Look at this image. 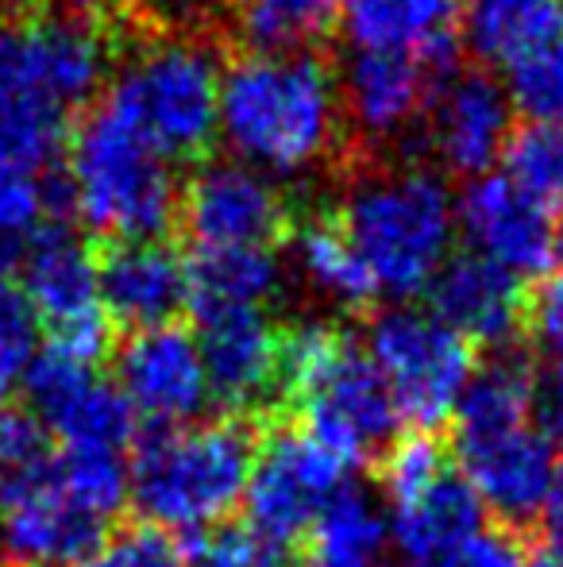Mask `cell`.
Returning <instances> with one entry per match:
<instances>
[{"mask_svg": "<svg viewBox=\"0 0 563 567\" xmlns=\"http://www.w3.org/2000/svg\"><path fill=\"white\" fill-rule=\"evenodd\" d=\"M77 217L101 239H163L178 228L170 158L150 140L128 82H116L70 127Z\"/></svg>", "mask_w": 563, "mask_h": 567, "instance_id": "6da1fadb", "label": "cell"}, {"mask_svg": "<svg viewBox=\"0 0 563 567\" xmlns=\"http://www.w3.org/2000/svg\"><path fill=\"white\" fill-rule=\"evenodd\" d=\"M271 421L220 417L181 429H139L132 494L139 522L170 533L205 529L243 502Z\"/></svg>", "mask_w": 563, "mask_h": 567, "instance_id": "7a4b0ae2", "label": "cell"}, {"mask_svg": "<svg viewBox=\"0 0 563 567\" xmlns=\"http://www.w3.org/2000/svg\"><path fill=\"white\" fill-rule=\"evenodd\" d=\"M336 78L321 54H243L220 82V127L240 155L298 171L336 135Z\"/></svg>", "mask_w": 563, "mask_h": 567, "instance_id": "3957f363", "label": "cell"}, {"mask_svg": "<svg viewBox=\"0 0 563 567\" xmlns=\"http://www.w3.org/2000/svg\"><path fill=\"white\" fill-rule=\"evenodd\" d=\"M355 251L375 275L378 290L414 298L428 290L448 259L451 197L428 171L375 174L340 209Z\"/></svg>", "mask_w": 563, "mask_h": 567, "instance_id": "277c9868", "label": "cell"}, {"mask_svg": "<svg viewBox=\"0 0 563 567\" xmlns=\"http://www.w3.org/2000/svg\"><path fill=\"white\" fill-rule=\"evenodd\" d=\"M97 16H35L0 31V113H62L105 82L113 43Z\"/></svg>", "mask_w": 563, "mask_h": 567, "instance_id": "5b68a950", "label": "cell"}, {"mask_svg": "<svg viewBox=\"0 0 563 567\" xmlns=\"http://www.w3.org/2000/svg\"><path fill=\"white\" fill-rule=\"evenodd\" d=\"M479 359L475 343L417 309H390L371 324V363L383 374L398 417L417 433L448 429Z\"/></svg>", "mask_w": 563, "mask_h": 567, "instance_id": "8992f818", "label": "cell"}, {"mask_svg": "<svg viewBox=\"0 0 563 567\" xmlns=\"http://www.w3.org/2000/svg\"><path fill=\"white\" fill-rule=\"evenodd\" d=\"M344 463L313 441L298 421H271L248 483V525L305 560L316 514L340 494Z\"/></svg>", "mask_w": 563, "mask_h": 567, "instance_id": "52a82bcc", "label": "cell"}, {"mask_svg": "<svg viewBox=\"0 0 563 567\" xmlns=\"http://www.w3.org/2000/svg\"><path fill=\"white\" fill-rule=\"evenodd\" d=\"M124 82L166 158L197 163L209 155L220 124V78L201 47L155 43Z\"/></svg>", "mask_w": 563, "mask_h": 567, "instance_id": "ba28073f", "label": "cell"}, {"mask_svg": "<svg viewBox=\"0 0 563 567\" xmlns=\"http://www.w3.org/2000/svg\"><path fill=\"white\" fill-rule=\"evenodd\" d=\"M298 228L290 202L251 166L209 163L178 189V228L194 247H274Z\"/></svg>", "mask_w": 563, "mask_h": 567, "instance_id": "9c48e42d", "label": "cell"}, {"mask_svg": "<svg viewBox=\"0 0 563 567\" xmlns=\"http://www.w3.org/2000/svg\"><path fill=\"white\" fill-rule=\"evenodd\" d=\"M97 293L116 337L181 324L189 309L186 259L166 239H90Z\"/></svg>", "mask_w": 563, "mask_h": 567, "instance_id": "30bf717a", "label": "cell"}, {"mask_svg": "<svg viewBox=\"0 0 563 567\" xmlns=\"http://www.w3.org/2000/svg\"><path fill=\"white\" fill-rule=\"evenodd\" d=\"M194 340L220 413L279 421V405H274L279 324L267 321L263 309H201Z\"/></svg>", "mask_w": 563, "mask_h": 567, "instance_id": "8fae6325", "label": "cell"}, {"mask_svg": "<svg viewBox=\"0 0 563 567\" xmlns=\"http://www.w3.org/2000/svg\"><path fill=\"white\" fill-rule=\"evenodd\" d=\"M456 213L475 251L513 278H541L563 262V217L533 202L505 174L471 178Z\"/></svg>", "mask_w": 563, "mask_h": 567, "instance_id": "7c38bea8", "label": "cell"}, {"mask_svg": "<svg viewBox=\"0 0 563 567\" xmlns=\"http://www.w3.org/2000/svg\"><path fill=\"white\" fill-rule=\"evenodd\" d=\"M451 455L479 494L490 525L541 548V517L556 475V449L536 433V425Z\"/></svg>", "mask_w": 563, "mask_h": 567, "instance_id": "4fadbf2b", "label": "cell"}, {"mask_svg": "<svg viewBox=\"0 0 563 567\" xmlns=\"http://www.w3.org/2000/svg\"><path fill=\"white\" fill-rule=\"evenodd\" d=\"M116 374L147 429H181L205 402V367L186 324L136 332L116 343Z\"/></svg>", "mask_w": 563, "mask_h": 567, "instance_id": "5bb4252c", "label": "cell"}, {"mask_svg": "<svg viewBox=\"0 0 563 567\" xmlns=\"http://www.w3.org/2000/svg\"><path fill=\"white\" fill-rule=\"evenodd\" d=\"M525 286L490 262L479 251L448 255L444 267L428 282V306L440 324L459 332L467 343L479 348V355L498 351L521 332L525 321Z\"/></svg>", "mask_w": 563, "mask_h": 567, "instance_id": "9a60e30c", "label": "cell"}, {"mask_svg": "<svg viewBox=\"0 0 563 567\" xmlns=\"http://www.w3.org/2000/svg\"><path fill=\"white\" fill-rule=\"evenodd\" d=\"M432 147L444 166L463 178H482L513 135L510 93L487 74L467 70L456 74L432 93Z\"/></svg>", "mask_w": 563, "mask_h": 567, "instance_id": "2e32d148", "label": "cell"}, {"mask_svg": "<svg viewBox=\"0 0 563 567\" xmlns=\"http://www.w3.org/2000/svg\"><path fill=\"white\" fill-rule=\"evenodd\" d=\"M23 293L43 317L46 337L105 313L90 244H77L66 225H43L31 236L23 255Z\"/></svg>", "mask_w": 563, "mask_h": 567, "instance_id": "e0dca14e", "label": "cell"}, {"mask_svg": "<svg viewBox=\"0 0 563 567\" xmlns=\"http://www.w3.org/2000/svg\"><path fill=\"white\" fill-rule=\"evenodd\" d=\"M0 517H4V540L12 548V560L23 567H77L82 560H90L113 533V525L101 522L97 514L82 509L59 491L54 471L51 483L39 486L35 494H28L20 506L4 509Z\"/></svg>", "mask_w": 563, "mask_h": 567, "instance_id": "ac0fdd59", "label": "cell"}, {"mask_svg": "<svg viewBox=\"0 0 563 567\" xmlns=\"http://www.w3.org/2000/svg\"><path fill=\"white\" fill-rule=\"evenodd\" d=\"M482 514L487 509H482L475 486L451 463L432 486H425L409 506L398 509L394 537L414 564L451 560L467 540L482 533Z\"/></svg>", "mask_w": 563, "mask_h": 567, "instance_id": "d6986e66", "label": "cell"}, {"mask_svg": "<svg viewBox=\"0 0 563 567\" xmlns=\"http://www.w3.org/2000/svg\"><path fill=\"white\" fill-rule=\"evenodd\" d=\"M347 109L367 135H394L432 101L436 82L414 54L359 51L347 66Z\"/></svg>", "mask_w": 563, "mask_h": 567, "instance_id": "ffe728a7", "label": "cell"}, {"mask_svg": "<svg viewBox=\"0 0 563 567\" xmlns=\"http://www.w3.org/2000/svg\"><path fill=\"white\" fill-rule=\"evenodd\" d=\"M459 39L482 66H513L563 35V0H459Z\"/></svg>", "mask_w": 563, "mask_h": 567, "instance_id": "44dd1931", "label": "cell"}, {"mask_svg": "<svg viewBox=\"0 0 563 567\" xmlns=\"http://www.w3.org/2000/svg\"><path fill=\"white\" fill-rule=\"evenodd\" d=\"M340 23L359 51L417 54L459 31V0H344Z\"/></svg>", "mask_w": 563, "mask_h": 567, "instance_id": "7402d4cb", "label": "cell"}, {"mask_svg": "<svg viewBox=\"0 0 563 567\" xmlns=\"http://www.w3.org/2000/svg\"><path fill=\"white\" fill-rule=\"evenodd\" d=\"M189 309L263 306L279 286V259L271 247H194L186 259Z\"/></svg>", "mask_w": 563, "mask_h": 567, "instance_id": "603a6c76", "label": "cell"}, {"mask_svg": "<svg viewBox=\"0 0 563 567\" xmlns=\"http://www.w3.org/2000/svg\"><path fill=\"white\" fill-rule=\"evenodd\" d=\"M293 239L301 247V262H305L309 278L321 286L324 293L340 301L352 313L367 317L378 306V282L367 270L363 255L355 251L352 236H347L340 213H321L313 220H298Z\"/></svg>", "mask_w": 563, "mask_h": 567, "instance_id": "cb8c5ba5", "label": "cell"}, {"mask_svg": "<svg viewBox=\"0 0 563 567\" xmlns=\"http://www.w3.org/2000/svg\"><path fill=\"white\" fill-rule=\"evenodd\" d=\"M344 0H228L248 54H305L340 20Z\"/></svg>", "mask_w": 563, "mask_h": 567, "instance_id": "d4e9b609", "label": "cell"}, {"mask_svg": "<svg viewBox=\"0 0 563 567\" xmlns=\"http://www.w3.org/2000/svg\"><path fill=\"white\" fill-rule=\"evenodd\" d=\"M383 548V522L355 491H340L329 506L316 514L305 540V564L313 567H347L375 564Z\"/></svg>", "mask_w": 563, "mask_h": 567, "instance_id": "484cf974", "label": "cell"}, {"mask_svg": "<svg viewBox=\"0 0 563 567\" xmlns=\"http://www.w3.org/2000/svg\"><path fill=\"white\" fill-rule=\"evenodd\" d=\"M62 444L74 452H108L121 455L139 441V417L132 402L108 382H93L70 410H62L51 421Z\"/></svg>", "mask_w": 563, "mask_h": 567, "instance_id": "4316f807", "label": "cell"}, {"mask_svg": "<svg viewBox=\"0 0 563 567\" xmlns=\"http://www.w3.org/2000/svg\"><path fill=\"white\" fill-rule=\"evenodd\" d=\"M54 455L46 429L20 405H0V514L51 483Z\"/></svg>", "mask_w": 563, "mask_h": 567, "instance_id": "83f0119b", "label": "cell"}, {"mask_svg": "<svg viewBox=\"0 0 563 567\" xmlns=\"http://www.w3.org/2000/svg\"><path fill=\"white\" fill-rule=\"evenodd\" d=\"M505 178L525 189L533 202L563 217V127L525 124L513 127L505 143Z\"/></svg>", "mask_w": 563, "mask_h": 567, "instance_id": "f1b7e54d", "label": "cell"}, {"mask_svg": "<svg viewBox=\"0 0 563 567\" xmlns=\"http://www.w3.org/2000/svg\"><path fill=\"white\" fill-rule=\"evenodd\" d=\"M456 463L451 455V441H448V429L444 433H406L386 449L383 460L375 463V478L386 494H390L394 506H409L425 486H432L444 471Z\"/></svg>", "mask_w": 563, "mask_h": 567, "instance_id": "f546056e", "label": "cell"}, {"mask_svg": "<svg viewBox=\"0 0 563 567\" xmlns=\"http://www.w3.org/2000/svg\"><path fill=\"white\" fill-rule=\"evenodd\" d=\"M70 151V120L62 113H0V166L35 178L39 171H54Z\"/></svg>", "mask_w": 563, "mask_h": 567, "instance_id": "4dcf8cb0", "label": "cell"}, {"mask_svg": "<svg viewBox=\"0 0 563 567\" xmlns=\"http://www.w3.org/2000/svg\"><path fill=\"white\" fill-rule=\"evenodd\" d=\"M54 483L70 502H77L108 525L116 522V514L124 509V494H128V475H124L121 455L108 452L66 449V455L54 460Z\"/></svg>", "mask_w": 563, "mask_h": 567, "instance_id": "1f68e13d", "label": "cell"}, {"mask_svg": "<svg viewBox=\"0 0 563 567\" xmlns=\"http://www.w3.org/2000/svg\"><path fill=\"white\" fill-rule=\"evenodd\" d=\"M510 105L529 124L563 127V35L510 66Z\"/></svg>", "mask_w": 563, "mask_h": 567, "instance_id": "d6a6232c", "label": "cell"}, {"mask_svg": "<svg viewBox=\"0 0 563 567\" xmlns=\"http://www.w3.org/2000/svg\"><path fill=\"white\" fill-rule=\"evenodd\" d=\"M77 567H189V556L178 533L128 517V522L113 525L105 545Z\"/></svg>", "mask_w": 563, "mask_h": 567, "instance_id": "836d02e7", "label": "cell"}, {"mask_svg": "<svg viewBox=\"0 0 563 567\" xmlns=\"http://www.w3.org/2000/svg\"><path fill=\"white\" fill-rule=\"evenodd\" d=\"M197 567H293L305 564L298 553L282 548L279 540L263 537L248 522H225L217 529H201L194 545Z\"/></svg>", "mask_w": 563, "mask_h": 567, "instance_id": "e575fe53", "label": "cell"}, {"mask_svg": "<svg viewBox=\"0 0 563 567\" xmlns=\"http://www.w3.org/2000/svg\"><path fill=\"white\" fill-rule=\"evenodd\" d=\"M35 309H31L28 293L12 282H0V405L12 398L15 382L28 374L31 359H35Z\"/></svg>", "mask_w": 563, "mask_h": 567, "instance_id": "d590c367", "label": "cell"}, {"mask_svg": "<svg viewBox=\"0 0 563 567\" xmlns=\"http://www.w3.org/2000/svg\"><path fill=\"white\" fill-rule=\"evenodd\" d=\"M521 337H525V348L533 351L536 363H544L552 379L563 382V267L525 293Z\"/></svg>", "mask_w": 563, "mask_h": 567, "instance_id": "8d00e7d4", "label": "cell"}, {"mask_svg": "<svg viewBox=\"0 0 563 567\" xmlns=\"http://www.w3.org/2000/svg\"><path fill=\"white\" fill-rule=\"evenodd\" d=\"M43 225H46L43 182L0 166V236L20 239L23 231H39Z\"/></svg>", "mask_w": 563, "mask_h": 567, "instance_id": "74e56055", "label": "cell"}, {"mask_svg": "<svg viewBox=\"0 0 563 567\" xmlns=\"http://www.w3.org/2000/svg\"><path fill=\"white\" fill-rule=\"evenodd\" d=\"M533 553H536V545H529V540L490 525L487 533L467 540L448 560V567H533Z\"/></svg>", "mask_w": 563, "mask_h": 567, "instance_id": "f35d334b", "label": "cell"}, {"mask_svg": "<svg viewBox=\"0 0 563 567\" xmlns=\"http://www.w3.org/2000/svg\"><path fill=\"white\" fill-rule=\"evenodd\" d=\"M541 553L563 560V449L556 455V475H552V491L541 517Z\"/></svg>", "mask_w": 563, "mask_h": 567, "instance_id": "ab89813d", "label": "cell"}, {"mask_svg": "<svg viewBox=\"0 0 563 567\" xmlns=\"http://www.w3.org/2000/svg\"><path fill=\"white\" fill-rule=\"evenodd\" d=\"M23 259V251H20V239H8V236H0V282H4L8 275L15 270V262Z\"/></svg>", "mask_w": 563, "mask_h": 567, "instance_id": "60d3db41", "label": "cell"}, {"mask_svg": "<svg viewBox=\"0 0 563 567\" xmlns=\"http://www.w3.org/2000/svg\"><path fill=\"white\" fill-rule=\"evenodd\" d=\"M20 20H35V16H51V0H4Z\"/></svg>", "mask_w": 563, "mask_h": 567, "instance_id": "b9f144b4", "label": "cell"}, {"mask_svg": "<svg viewBox=\"0 0 563 567\" xmlns=\"http://www.w3.org/2000/svg\"><path fill=\"white\" fill-rule=\"evenodd\" d=\"M85 16H97V20H113L121 12V0H82Z\"/></svg>", "mask_w": 563, "mask_h": 567, "instance_id": "7bdbcfd3", "label": "cell"}, {"mask_svg": "<svg viewBox=\"0 0 563 567\" xmlns=\"http://www.w3.org/2000/svg\"><path fill=\"white\" fill-rule=\"evenodd\" d=\"M533 567H563V560H560V556H549V553H541V548H536Z\"/></svg>", "mask_w": 563, "mask_h": 567, "instance_id": "ee69618b", "label": "cell"}, {"mask_svg": "<svg viewBox=\"0 0 563 567\" xmlns=\"http://www.w3.org/2000/svg\"><path fill=\"white\" fill-rule=\"evenodd\" d=\"M414 567H448V560H428V564H414Z\"/></svg>", "mask_w": 563, "mask_h": 567, "instance_id": "f6af8a7d", "label": "cell"}, {"mask_svg": "<svg viewBox=\"0 0 563 567\" xmlns=\"http://www.w3.org/2000/svg\"><path fill=\"white\" fill-rule=\"evenodd\" d=\"M347 567H375V564H347Z\"/></svg>", "mask_w": 563, "mask_h": 567, "instance_id": "bcb514c9", "label": "cell"}, {"mask_svg": "<svg viewBox=\"0 0 563 567\" xmlns=\"http://www.w3.org/2000/svg\"><path fill=\"white\" fill-rule=\"evenodd\" d=\"M0 567H23V564H15V560H12V564H0Z\"/></svg>", "mask_w": 563, "mask_h": 567, "instance_id": "7dc6e473", "label": "cell"}]
</instances>
